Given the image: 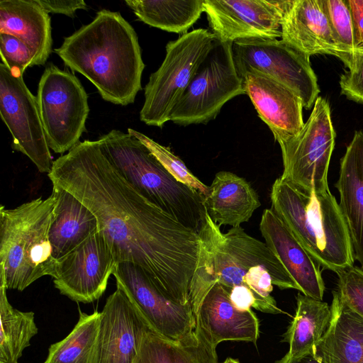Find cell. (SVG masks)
Masks as SVG:
<instances>
[{"instance_id":"cell-39","label":"cell","mask_w":363,"mask_h":363,"mask_svg":"<svg viewBox=\"0 0 363 363\" xmlns=\"http://www.w3.org/2000/svg\"><path fill=\"white\" fill-rule=\"evenodd\" d=\"M288 363H320L313 353L308 354L299 358L293 359Z\"/></svg>"},{"instance_id":"cell-9","label":"cell","mask_w":363,"mask_h":363,"mask_svg":"<svg viewBox=\"0 0 363 363\" xmlns=\"http://www.w3.org/2000/svg\"><path fill=\"white\" fill-rule=\"evenodd\" d=\"M335 137L329 103L318 96L301 130L277 141L284 167L280 177L308 194L330 190L328 173Z\"/></svg>"},{"instance_id":"cell-12","label":"cell","mask_w":363,"mask_h":363,"mask_svg":"<svg viewBox=\"0 0 363 363\" xmlns=\"http://www.w3.org/2000/svg\"><path fill=\"white\" fill-rule=\"evenodd\" d=\"M23 75L0 64V115L13 138V148L26 156L41 173L53 164L37 99L26 85Z\"/></svg>"},{"instance_id":"cell-7","label":"cell","mask_w":363,"mask_h":363,"mask_svg":"<svg viewBox=\"0 0 363 363\" xmlns=\"http://www.w3.org/2000/svg\"><path fill=\"white\" fill-rule=\"evenodd\" d=\"M216 38L211 30L198 28L167 44L163 62L145 87L141 121L162 128L170 121L174 106Z\"/></svg>"},{"instance_id":"cell-38","label":"cell","mask_w":363,"mask_h":363,"mask_svg":"<svg viewBox=\"0 0 363 363\" xmlns=\"http://www.w3.org/2000/svg\"><path fill=\"white\" fill-rule=\"evenodd\" d=\"M229 296L233 304L239 310L248 311L251 307L255 308V298L251 289L246 286L232 288Z\"/></svg>"},{"instance_id":"cell-19","label":"cell","mask_w":363,"mask_h":363,"mask_svg":"<svg viewBox=\"0 0 363 363\" xmlns=\"http://www.w3.org/2000/svg\"><path fill=\"white\" fill-rule=\"evenodd\" d=\"M198 328L214 346L223 341L251 342L256 345L259 320L250 310L241 311L231 302L228 292L214 284L203 298L195 314Z\"/></svg>"},{"instance_id":"cell-8","label":"cell","mask_w":363,"mask_h":363,"mask_svg":"<svg viewBox=\"0 0 363 363\" xmlns=\"http://www.w3.org/2000/svg\"><path fill=\"white\" fill-rule=\"evenodd\" d=\"M233 43L216 38L174 106L170 121L187 126L216 118L233 98L245 94L233 57Z\"/></svg>"},{"instance_id":"cell-26","label":"cell","mask_w":363,"mask_h":363,"mask_svg":"<svg viewBox=\"0 0 363 363\" xmlns=\"http://www.w3.org/2000/svg\"><path fill=\"white\" fill-rule=\"evenodd\" d=\"M216 348L196 327L177 341L149 330L135 363H218Z\"/></svg>"},{"instance_id":"cell-31","label":"cell","mask_w":363,"mask_h":363,"mask_svg":"<svg viewBox=\"0 0 363 363\" xmlns=\"http://www.w3.org/2000/svg\"><path fill=\"white\" fill-rule=\"evenodd\" d=\"M333 37L339 49L347 56L350 67L359 50L354 35L350 11L346 0H320Z\"/></svg>"},{"instance_id":"cell-14","label":"cell","mask_w":363,"mask_h":363,"mask_svg":"<svg viewBox=\"0 0 363 363\" xmlns=\"http://www.w3.org/2000/svg\"><path fill=\"white\" fill-rule=\"evenodd\" d=\"M116 265L109 245L98 231L57 259L53 283L61 294L75 302H94L106 291Z\"/></svg>"},{"instance_id":"cell-35","label":"cell","mask_w":363,"mask_h":363,"mask_svg":"<svg viewBox=\"0 0 363 363\" xmlns=\"http://www.w3.org/2000/svg\"><path fill=\"white\" fill-rule=\"evenodd\" d=\"M340 86L342 95L363 104V50L357 55L352 66L340 76Z\"/></svg>"},{"instance_id":"cell-33","label":"cell","mask_w":363,"mask_h":363,"mask_svg":"<svg viewBox=\"0 0 363 363\" xmlns=\"http://www.w3.org/2000/svg\"><path fill=\"white\" fill-rule=\"evenodd\" d=\"M0 53L1 62L14 74L23 75L28 67L34 66L30 50L12 35L0 33Z\"/></svg>"},{"instance_id":"cell-2","label":"cell","mask_w":363,"mask_h":363,"mask_svg":"<svg viewBox=\"0 0 363 363\" xmlns=\"http://www.w3.org/2000/svg\"><path fill=\"white\" fill-rule=\"evenodd\" d=\"M55 53L85 77L103 99L126 106L141 89L145 68L136 32L119 12L102 9L65 38Z\"/></svg>"},{"instance_id":"cell-18","label":"cell","mask_w":363,"mask_h":363,"mask_svg":"<svg viewBox=\"0 0 363 363\" xmlns=\"http://www.w3.org/2000/svg\"><path fill=\"white\" fill-rule=\"evenodd\" d=\"M259 230L265 243L281 261L299 291L323 301L325 286L320 267L271 208L264 210Z\"/></svg>"},{"instance_id":"cell-6","label":"cell","mask_w":363,"mask_h":363,"mask_svg":"<svg viewBox=\"0 0 363 363\" xmlns=\"http://www.w3.org/2000/svg\"><path fill=\"white\" fill-rule=\"evenodd\" d=\"M55 194L14 208L0 207V281L23 291L44 276L53 277L57 259L49 239Z\"/></svg>"},{"instance_id":"cell-15","label":"cell","mask_w":363,"mask_h":363,"mask_svg":"<svg viewBox=\"0 0 363 363\" xmlns=\"http://www.w3.org/2000/svg\"><path fill=\"white\" fill-rule=\"evenodd\" d=\"M113 275L154 333L177 341L194 330L196 319L191 303L182 304L170 298L140 267L120 262Z\"/></svg>"},{"instance_id":"cell-29","label":"cell","mask_w":363,"mask_h":363,"mask_svg":"<svg viewBox=\"0 0 363 363\" xmlns=\"http://www.w3.org/2000/svg\"><path fill=\"white\" fill-rule=\"evenodd\" d=\"M77 323L62 340L51 345L43 363H98L101 312L79 308Z\"/></svg>"},{"instance_id":"cell-40","label":"cell","mask_w":363,"mask_h":363,"mask_svg":"<svg viewBox=\"0 0 363 363\" xmlns=\"http://www.w3.org/2000/svg\"><path fill=\"white\" fill-rule=\"evenodd\" d=\"M223 363H240L238 360L228 357Z\"/></svg>"},{"instance_id":"cell-37","label":"cell","mask_w":363,"mask_h":363,"mask_svg":"<svg viewBox=\"0 0 363 363\" xmlns=\"http://www.w3.org/2000/svg\"><path fill=\"white\" fill-rule=\"evenodd\" d=\"M350 11L355 39L359 50H363V0H346Z\"/></svg>"},{"instance_id":"cell-27","label":"cell","mask_w":363,"mask_h":363,"mask_svg":"<svg viewBox=\"0 0 363 363\" xmlns=\"http://www.w3.org/2000/svg\"><path fill=\"white\" fill-rule=\"evenodd\" d=\"M330 318V306L327 303L298 293L296 313L284 337V341L289 344V350L276 363H288L313 353L315 345L329 325Z\"/></svg>"},{"instance_id":"cell-10","label":"cell","mask_w":363,"mask_h":363,"mask_svg":"<svg viewBox=\"0 0 363 363\" xmlns=\"http://www.w3.org/2000/svg\"><path fill=\"white\" fill-rule=\"evenodd\" d=\"M36 99L50 149L59 154L69 152L79 143L89 113L80 81L50 64L40 79Z\"/></svg>"},{"instance_id":"cell-17","label":"cell","mask_w":363,"mask_h":363,"mask_svg":"<svg viewBox=\"0 0 363 363\" xmlns=\"http://www.w3.org/2000/svg\"><path fill=\"white\" fill-rule=\"evenodd\" d=\"M243 87L260 119L272 131L274 140L297 135L303 128V104L291 89L255 70L242 77Z\"/></svg>"},{"instance_id":"cell-5","label":"cell","mask_w":363,"mask_h":363,"mask_svg":"<svg viewBox=\"0 0 363 363\" xmlns=\"http://www.w3.org/2000/svg\"><path fill=\"white\" fill-rule=\"evenodd\" d=\"M97 140L111 164L140 194L199 233L206 213L201 193L178 182L128 133L114 129Z\"/></svg>"},{"instance_id":"cell-1","label":"cell","mask_w":363,"mask_h":363,"mask_svg":"<svg viewBox=\"0 0 363 363\" xmlns=\"http://www.w3.org/2000/svg\"><path fill=\"white\" fill-rule=\"evenodd\" d=\"M48 176L52 186L71 193L95 215L117 264H135L172 300L191 303L199 233L140 194L111 164L98 140L77 143L53 162Z\"/></svg>"},{"instance_id":"cell-21","label":"cell","mask_w":363,"mask_h":363,"mask_svg":"<svg viewBox=\"0 0 363 363\" xmlns=\"http://www.w3.org/2000/svg\"><path fill=\"white\" fill-rule=\"evenodd\" d=\"M335 186L350 233L354 259L363 269V132L356 130L340 160Z\"/></svg>"},{"instance_id":"cell-13","label":"cell","mask_w":363,"mask_h":363,"mask_svg":"<svg viewBox=\"0 0 363 363\" xmlns=\"http://www.w3.org/2000/svg\"><path fill=\"white\" fill-rule=\"evenodd\" d=\"M292 0H204L211 31L222 41L277 39Z\"/></svg>"},{"instance_id":"cell-20","label":"cell","mask_w":363,"mask_h":363,"mask_svg":"<svg viewBox=\"0 0 363 363\" xmlns=\"http://www.w3.org/2000/svg\"><path fill=\"white\" fill-rule=\"evenodd\" d=\"M281 40L308 55L325 54L350 62L337 47L320 0H292L283 17Z\"/></svg>"},{"instance_id":"cell-22","label":"cell","mask_w":363,"mask_h":363,"mask_svg":"<svg viewBox=\"0 0 363 363\" xmlns=\"http://www.w3.org/2000/svg\"><path fill=\"white\" fill-rule=\"evenodd\" d=\"M0 33L12 35L30 50L35 65H43L52 52L51 20L36 0H1Z\"/></svg>"},{"instance_id":"cell-25","label":"cell","mask_w":363,"mask_h":363,"mask_svg":"<svg viewBox=\"0 0 363 363\" xmlns=\"http://www.w3.org/2000/svg\"><path fill=\"white\" fill-rule=\"evenodd\" d=\"M56 197L49 239L52 256L57 259L76 248L99 231L95 215L77 198L57 186H52Z\"/></svg>"},{"instance_id":"cell-23","label":"cell","mask_w":363,"mask_h":363,"mask_svg":"<svg viewBox=\"0 0 363 363\" xmlns=\"http://www.w3.org/2000/svg\"><path fill=\"white\" fill-rule=\"evenodd\" d=\"M331 318L313 354L320 363H363V318L333 291Z\"/></svg>"},{"instance_id":"cell-36","label":"cell","mask_w":363,"mask_h":363,"mask_svg":"<svg viewBox=\"0 0 363 363\" xmlns=\"http://www.w3.org/2000/svg\"><path fill=\"white\" fill-rule=\"evenodd\" d=\"M37 2L48 12L73 16L79 9L87 7L83 0H36Z\"/></svg>"},{"instance_id":"cell-34","label":"cell","mask_w":363,"mask_h":363,"mask_svg":"<svg viewBox=\"0 0 363 363\" xmlns=\"http://www.w3.org/2000/svg\"><path fill=\"white\" fill-rule=\"evenodd\" d=\"M337 292L341 299L363 318V269L353 266L337 274Z\"/></svg>"},{"instance_id":"cell-30","label":"cell","mask_w":363,"mask_h":363,"mask_svg":"<svg viewBox=\"0 0 363 363\" xmlns=\"http://www.w3.org/2000/svg\"><path fill=\"white\" fill-rule=\"evenodd\" d=\"M0 282V363H18L38 329L34 313L14 308L7 298V288Z\"/></svg>"},{"instance_id":"cell-11","label":"cell","mask_w":363,"mask_h":363,"mask_svg":"<svg viewBox=\"0 0 363 363\" xmlns=\"http://www.w3.org/2000/svg\"><path fill=\"white\" fill-rule=\"evenodd\" d=\"M232 50L241 78L251 70L261 72L291 89L307 110L318 97L320 89L310 57L282 40H239L233 43Z\"/></svg>"},{"instance_id":"cell-24","label":"cell","mask_w":363,"mask_h":363,"mask_svg":"<svg viewBox=\"0 0 363 363\" xmlns=\"http://www.w3.org/2000/svg\"><path fill=\"white\" fill-rule=\"evenodd\" d=\"M203 204L218 226H240L260 206L259 196L244 178L227 171L216 173Z\"/></svg>"},{"instance_id":"cell-3","label":"cell","mask_w":363,"mask_h":363,"mask_svg":"<svg viewBox=\"0 0 363 363\" xmlns=\"http://www.w3.org/2000/svg\"><path fill=\"white\" fill-rule=\"evenodd\" d=\"M270 199L271 209L320 267L337 274L354 266L347 223L330 190L308 194L279 177Z\"/></svg>"},{"instance_id":"cell-4","label":"cell","mask_w":363,"mask_h":363,"mask_svg":"<svg viewBox=\"0 0 363 363\" xmlns=\"http://www.w3.org/2000/svg\"><path fill=\"white\" fill-rule=\"evenodd\" d=\"M199 235L200 252L190 289V303L194 315L214 284H220L228 292L235 286H247L245 277L257 265L268 269L273 285L281 289L299 291L267 244L248 235L241 226L233 227L224 233L206 211Z\"/></svg>"},{"instance_id":"cell-32","label":"cell","mask_w":363,"mask_h":363,"mask_svg":"<svg viewBox=\"0 0 363 363\" xmlns=\"http://www.w3.org/2000/svg\"><path fill=\"white\" fill-rule=\"evenodd\" d=\"M128 133L144 144L165 169L178 182L199 191L203 196L208 193V186L201 182L187 168L184 162L171 150L160 145L146 135L132 128Z\"/></svg>"},{"instance_id":"cell-28","label":"cell","mask_w":363,"mask_h":363,"mask_svg":"<svg viewBox=\"0 0 363 363\" xmlns=\"http://www.w3.org/2000/svg\"><path fill=\"white\" fill-rule=\"evenodd\" d=\"M204 0H125L138 18L150 26L186 33L203 12Z\"/></svg>"},{"instance_id":"cell-16","label":"cell","mask_w":363,"mask_h":363,"mask_svg":"<svg viewBox=\"0 0 363 363\" xmlns=\"http://www.w3.org/2000/svg\"><path fill=\"white\" fill-rule=\"evenodd\" d=\"M149 330L145 319L116 281V289L101 311L98 363H135Z\"/></svg>"}]
</instances>
